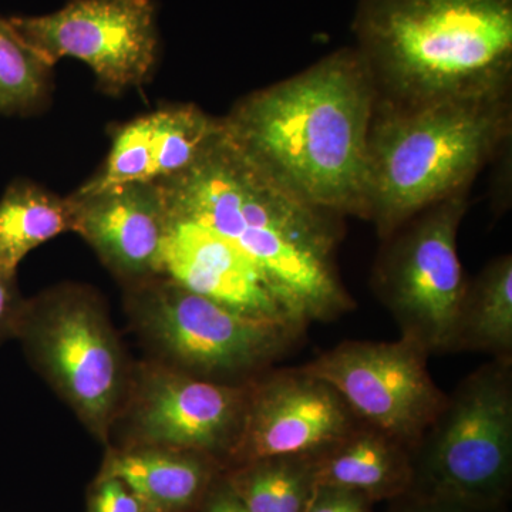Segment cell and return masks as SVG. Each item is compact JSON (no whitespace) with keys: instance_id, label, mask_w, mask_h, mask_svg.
I'll list each match as a JSON object with an SVG mask.
<instances>
[{"instance_id":"6da1fadb","label":"cell","mask_w":512,"mask_h":512,"mask_svg":"<svg viewBox=\"0 0 512 512\" xmlns=\"http://www.w3.org/2000/svg\"><path fill=\"white\" fill-rule=\"evenodd\" d=\"M376 93L355 47L255 90L222 117L225 137L276 184L330 214L365 218Z\"/></svg>"},{"instance_id":"7a4b0ae2","label":"cell","mask_w":512,"mask_h":512,"mask_svg":"<svg viewBox=\"0 0 512 512\" xmlns=\"http://www.w3.org/2000/svg\"><path fill=\"white\" fill-rule=\"evenodd\" d=\"M157 185L171 217L198 222L232 242L303 325L355 308L335 265L342 217L276 184L225 133L188 170Z\"/></svg>"},{"instance_id":"3957f363","label":"cell","mask_w":512,"mask_h":512,"mask_svg":"<svg viewBox=\"0 0 512 512\" xmlns=\"http://www.w3.org/2000/svg\"><path fill=\"white\" fill-rule=\"evenodd\" d=\"M376 110L512 93V0H359Z\"/></svg>"},{"instance_id":"277c9868","label":"cell","mask_w":512,"mask_h":512,"mask_svg":"<svg viewBox=\"0 0 512 512\" xmlns=\"http://www.w3.org/2000/svg\"><path fill=\"white\" fill-rule=\"evenodd\" d=\"M512 140V93L373 111L366 215L380 239L458 192Z\"/></svg>"},{"instance_id":"5b68a950","label":"cell","mask_w":512,"mask_h":512,"mask_svg":"<svg viewBox=\"0 0 512 512\" xmlns=\"http://www.w3.org/2000/svg\"><path fill=\"white\" fill-rule=\"evenodd\" d=\"M126 309L151 360L215 383L254 382L306 329L235 311L163 275L127 286Z\"/></svg>"},{"instance_id":"8992f818","label":"cell","mask_w":512,"mask_h":512,"mask_svg":"<svg viewBox=\"0 0 512 512\" xmlns=\"http://www.w3.org/2000/svg\"><path fill=\"white\" fill-rule=\"evenodd\" d=\"M16 339L87 431L109 444L134 366L103 299L89 286H53L26 301Z\"/></svg>"},{"instance_id":"52a82bcc","label":"cell","mask_w":512,"mask_h":512,"mask_svg":"<svg viewBox=\"0 0 512 512\" xmlns=\"http://www.w3.org/2000/svg\"><path fill=\"white\" fill-rule=\"evenodd\" d=\"M409 493L477 508L507 507L512 490V357L464 377L412 450Z\"/></svg>"},{"instance_id":"ba28073f","label":"cell","mask_w":512,"mask_h":512,"mask_svg":"<svg viewBox=\"0 0 512 512\" xmlns=\"http://www.w3.org/2000/svg\"><path fill=\"white\" fill-rule=\"evenodd\" d=\"M467 208L463 191L414 215L382 239L373 268V289L396 320L400 338L430 356L448 353L466 292L457 235Z\"/></svg>"},{"instance_id":"9c48e42d","label":"cell","mask_w":512,"mask_h":512,"mask_svg":"<svg viewBox=\"0 0 512 512\" xmlns=\"http://www.w3.org/2000/svg\"><path fill=\"white\" fill-rule=\"evenodd\" d=\"M9 23L50 67L64 57L80 60L113 96L143 86L156 67L153 0H70L57 12L16 16Z\"/></svg>"},{"instance_id":"30bf717a","label":"cell","mask_w":512,"mask_h":512,"mask_svg":"<svg viewBox=\"0 0 512 512\" xmlns=\"http://www.w3.org/2000/svg\"><path fill=\"white\" fill-rule=\"evenodd\" d=\"M429 353L412 340H346L302 366L325 380L357 419L412 450L447 394L429 372Z\"/></svg>"},{"instance_id":"8fae6325","label":"cell","mask_w":512,"mask_h":512,"mask_svg":"<svg viewBox=\"0 0 512 512\" xmlns=\"http://www.w3.org/2000/svg\"><path fill=\"white\" fill-rule=\"evenodd\" d=\"M249 384L198 379L156 360L134 366L117 420L126 426V446L195 451L217 458L227 470L241 436Z\"/></svg>"},{"instance_id":"7c38bea8","label":"cell","mask_w":512,"mask_h":512,"mask_svg":"<svg viewBox=\"0 0 512 512\" xmlns=\"http://www.w3.org/2000/svg\"><path fill=\"white\" fill-rule=\"evenodd\" d=\"M362 423L329 383L303 367L268 370L249 384L228 467L274 457H319Z\"/></svg>"},{"instance_id":"4fadbf2b","label":"cell","mask_w":512,"mask_h":512,"mask_svg":"<svg viewBox=\"0 0 512 512\" xmlns=\"http://www.w3.org/2000/svg\"><path fill=\"white\" fill-rule=\"evenodd\" d=\"M73 232L93 248L104 266L126 286L161 275L168 215L157 184H123L69 195Z\"/></svg>"},{"instance_id":"5bb4252c","label":"cell","mask_w":512,"mask_h":512,"mask_svg":"<svg viewBox=\"0 0 512 512\" xmlns=\"http://www.w3.org/2000/svg\"><path fill=\"white\" fill-rule=\"evenodd\" d=\"M224 134L222 119L195 104H173L117 128L104 164L74 191L92 194L123 184H158L197 163Z\"/></svg>"},{"instance_id":"9a60e30c","label":"cell","mask_w":512,"mask_h":512,"mask_svg":"<svg viewBox=\"0 0 512 512\" xmlns=\"http://www.w3.org/2000/svg\"><path fill=\"white\" fill-rule=\"evenodd\" d=\"M161 275L235 311L306 328L279 301L261 269L247 255L198 222L170 215Z\"/></svg>"},{"instance_id":"2e32d148","label":"cell","mask_w":512,"mask_h":512,"mask_svg":"<svg viewBox=\"0 0 512 512\" xmlns=\"http://www.w3.org/2000/svg\"><path fill=\"white\" fill-rule=\"evenodd\" d=\"M100 471L120 478L148 512H197L225 466L195 451L128 444L107 448Z\"/></svg>"},{"instance_id":"e0dca14e","label":"cell","mask_w":512,"mask_h":512,"mask_svg":"<svg viewBox=\"0 0 512 512\" xmlns=\"http://www.w3.org/2000/svg\"><path fill=\"white\" fill-rule=\"evenodd\" d=\"M412 478L410 448L363 421L316 458L318 485L356 491L373 503L409 493Z\"/></svg>"},{"instance_id":"ac0fdd59","label":"cell","mask_w":512,"mask_h":512,"mask_svg":"<svg viewBox=\"0 0 512 512\" xmlns=\"http://www.w3.org/2000/svg\"><path fill=\"white\" fill-rule=\"evenodd\" d=\"M460 352L512 357L511 254L497 256L467 282L448 348Z\"/></svg>"},{"instance_id":"d6986e66","label":"cell","mask_w":512,"mask_h":512,"mask_svg":"<svg viewBox=\"0 0 512 512\" xmlns=\"http://www.w3.org/2000/svg\"><path fill=\"white\" fill-rule=\"evenodd\" d=\"M72 200L29 180L9 184L0 198V269L16 274L40 245L73 232Z\"/></svg>"},{"instance_id":"ffe728a7","label":"cell","mask_w":512,"mask_h":512,"mask_svg":"<svg viewBox=\"0 0 512 512\" xmlns=\"http://www.w3.org/2000/svg\"><path fill=\"white\" fill-rule=\"evenodd\" d=\"M316 458H262L224 476L247 512H303L318 487Z\"/></svg>"},{"instance_id":"44dd1931","label":"cell","mask_w":512,"mask_h":512,"mask_svg":"<svg viewBox=\"0 0 512 512\" xmlns=\"http://www.w3.org/2000/svg\"><path fill=\"white\" fill-rule=\"evenodd\" d=\"M52 69L0 16V114L36 113L49 99Z\"/></svg>"},{"instance_id":"7402d4cb","label":"cell","mask_w":512,"mask_h":512,"mask_svg":"<svg viewBox=\"0 0 512 512\" xmlns=\"http://www.w3.org/2000/svg\"><path fill=\"white\" fill-rule=\"evenodd\" d=\"M86 512H148L120 478L99 473L87 491Z\"/></svg>"},{"instance_id":"603a6c76","label":"cell","mask_w":512,"mask_h":512,"mask_svg":"<svg viewBox=\"0 0 512 512\" xmlns=\"http://www.w3.org/2000/svg\"><path fill=\"white\" fill-rule=\"evenodd\" d=\"M26 301L19 291L16 274L0 269V345L18 336Z\"/></svg>"},{"instance_id":"cb8c5ba5","label":"cell","mask_w":512,"mask_h":512,"mask_svg":"<svg viewBox=\"0 0 512 512\" xmlns=\"http://www.w3.org/2000/svg\"><path fill=\"white\" fill-rule=\"evenodd\" d=\"M373 503L366 495L333 485H318L303 512H375Z\"/></svg>"},{"instance_id":"d4e9b609","label":"cell","mask_w":512,"mask_h":512,"mask_svg":"<svg viewBox=\"0 0 512 512\" xmlns=\"http://www.w3.org/2000/svg\"><path fill=\"white\" fill-rule=\"evenodd\" d=\"M387 512H507L504 508H477L471 505L444 500V498L426 497V495L407 493L389 501Z\"/></svg>"},{"instance_id":"484cf974","label":"cell","mask_w":512,"mask_h":512,"mask_svg":"<svg viewBox=\"0 0 512 512\" xmlns=\"http://www.w3.org/2000/svg\"><path fill=\"white\" fill-rule=\"evenodd\" d=\"M197 512H247L238 500L231 485L228 484L224 473L217 478L208 494L205 495Z\"/></svg>"}]
</instances>
